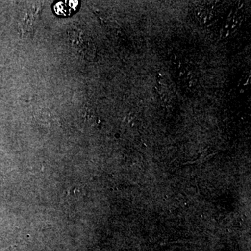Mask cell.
Returning a JSON list of instances; mask_svg holds the SVG:
<instances>
[{"label": "cell", "mask_w": 251, "mask_h": 251, "mask_svg": "<svg viewBox=\"0 0 251 251\" xmlns=\"http://www.w3.org/2000/svg\"><path fill=\"white\" fill-rule=\"evenodd\" d=\"M78 4V1H64V2H59L56 4L54 10L57 14L68 15L70 14L74 9L76 8Z\"/></svg>", "instance_id": "1"}, {"label": "cell", "mask_w": 251, "mask_h": 251, "mask_svg": "<svg viewBox=\"0 0 251 251\" xmlns=\"http://www.w3.org/2000/svg\"><path fill=\"white\" fill-rule=\"evenodd\" d=\"M228 35H229V32H227V34H226V37H227V36H228Z\"/></svg>", "instance_id": "2"}, {"label": "cell", "mask_w": 251, "mask_h": 251, "mask_svg": "<svg viewBox=\"0 0 251 251\" xmlns=\"http://www.w3.org/2000/svg\"><path fill=\"white\" fill-rule=\"evenodd\" d=\"M235 26H236V25H235V24H234V25H233V26H232V28H233V27H235Z\"/></svg>", "instance_id": "3"}, {"label": "cell", "mask_w": 251, "mask_h": 251, "mask_svg": "<svg viewBox=\"0 0 251 251\" xmlns=\"http://www.w3.org/2000/svg\"><path fill=\"white\" fill-rule=\"evenodd\" d=\"M244 92V90H241V93H243Z\"/></svg>", "instance_id": "4"}, {"label": "cell", "mask_w": 251, "mask_h": 251, "mask_svg": "<svg viewBox=\"0 0 251 251\" xmlns=\"http://www.w3.org/2000/svg\"><path fill=\"white\" fill-rule=\"evenodd\" d=\"M227 27H228V25H227L226 26V28H227Z\"/></svg>", "instance_id": "5"}]
</instances>
